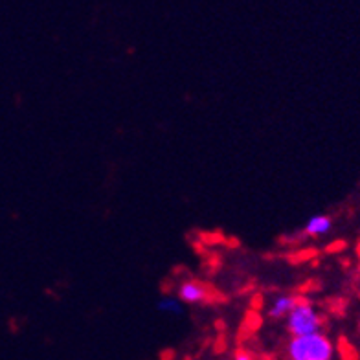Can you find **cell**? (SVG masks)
<instances>
[{"instance_id":"obj_5","label":"cell","mask_w":360,"mask_h":360,"mask_svg":"<svg viewBox=\"0 0 360 360\" xmlns=\"http://www.w3.org/2000/svg\"><path fill=\"white\" fill-rule=\"evenodd\" d=\"M333 228V221L329 215H323V214H318L313 215V217L309 219L307 223L304 226V232L305 236L309 237H322L326 233L331 232Z\"/></svg>"},{"instance_id":"obj_3","label":"cell","mask_w":360,"mask_h":360,"mask_svg":"<svg viewBox=\"0 0 360 360\" xmlns=\"http://www.w3.org/2000/svg\"><path fill=\"white\" fill-rule=\"evenodd\" d=\"M176 298L182 305H202L212 300V289L200 280H182L176 287Z\"/></svg>"},{"instance_id":"obj_4","label":"cell","mask_w":360,"mask_h":360,"mask_svg":"<svg viewBox=\"0 0 360 360\" xmlns=\"http://www.w3.org/2000/svg\"><path fill=\"white\" fill-rule=\"evenodd\" d=\"M298 302V296H294L290 292H280L274 294L266 304V316L270 320H285L292 311V307Z\"/></svg>"},{"instance_id":"obj_7","label":"cell","mask_w":360,"mask_h":360,"mask_svg":"<svg viewBox=\"0 0 360 360\" xmlns=\"http://www.w3.org/2000/svg\"><path fill=\"white\" fill-rule=\"evenodd\" d=\"M230 360H257V359L252 355V353H248V351H237L236 355H233Z\"/></svg>"},{"instance_id":"obj_1","label":"cell","mask_w":360,"mask_h":360,"mask_svg":"<svg viewBox=\"0 0 360 360\" xmlns=\"http://www.w3.org/2000/svg\"><path fill=\"white\" fill-rule=\"evenodd\" d=\"M337 347L326 333L290 337L285 344V360H335Z\"/></svg>"},{"instance_id":"obj_2","label":"cell","mask_w":360,"mask_h":360,"mask_svg":"<svg viewBox=\"0 0 360 360\" xmlns=\"http://www.w3.org/2000/svg\"><path fill=\"white\" fill-rule=\"evenodd\" d=\"M285 327L290 337L314 335V333H322L323 316L311 300L298 296L296 305L292 307L289 316L285 318Z\"/></svg>"},{"instance_id":"obj_6","label":"cell","mask_w":360,"mask_h":360,"mask_svg":"<svg viewBox=\"0 0 360 360\" xmlns=\"http://www.w3.org/2000/svg\"><path fill=\"white\" fill-rule=\"evenodd\" d=\"M157 311L167 316H179L182 313V304L176 296H162L157 302Z\"/></svg>"}]
</instances>
